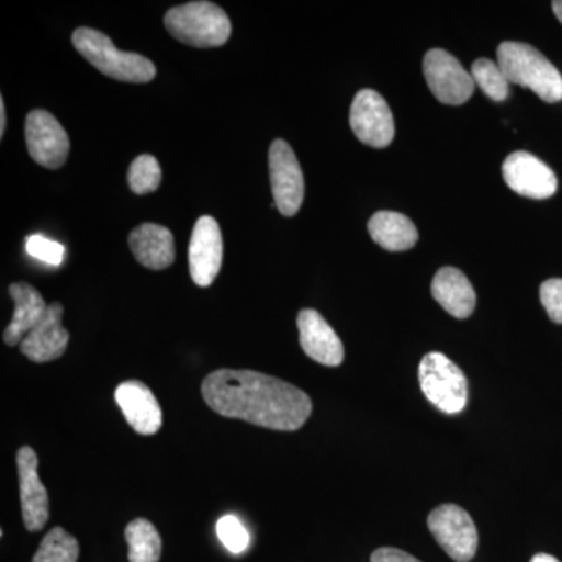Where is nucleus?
<instances>
[{"label":"nucleus","mask_w":562,"mask_h":562,"mask_svg":"<svg viewBox=\"0 0 562 562\" xmlns=\"http://www.w3.org/2000/svg\"><path fill=\"white\" fill-rule=\"evenodd\" d=\"M69 331L63 327V305L52 303L46 316L20 344V349L33 362H49L65 355Z\"/></svg>","instance_id":"nucleus-14"},{"label":"nucleus","mask_w":562,"mask_h":562,"mask_svg":"<svg viewBox=\"0 0 562 562\" xmlns=\"http://www.w3.org/2000/svg\"><path fill=\"white\" fill-rule=\"evenodd\" d=\"M420 390L431 405L446 414H458L468 405L469 384L464 372L439 351L422 358Z\"/></svg>","instance_id":"nucleus-5"},{"label":"nucleus","mask_w":562,"mask_h":562,"mask_svg":"<svg viewBox=\"0 0 562 562\" xmlns=\"http://www.w3.org/2000/svg\"><path fill=\"white\" fill-rule=\"evenodd\" d=\"M431 294L432 299L457 319H468L475 310V290L460 269H439L431 281Z\"/></svg>","instance_id":"nucleus-19"},{"label":"nucleus","mask_w":562,"mask_h":562,"mask_svg":"<svg viewBox=\"0 0 562 562\" xmlns=\"http://www.w3.org/2000/svg\"><path fill=\"white\" fill-rule=\"evenodd\" d=\"M116 403L128 425L139 435H155L161 428L160 403L146 384L131 380L117 386Z\"/></svg>","instance_id":"nucleus-16"},{"label":"nucleus","mask_w":562,"mask_h":562,"mask_svg":"<svg viewBox=\"0 0 562 562\" xmlns=\"http://www.w3.org/2000/svg\"><path fill=\"white\" fill-rule=\"evenodd\" d=\"M424 76L428 88L439 102L462 105L472 98L475 81L452 54L431 49L424 58Z\"/></svg>","instance_id":"nucleus-8"},{"label":"nucleus","mask_w":562,"mask_h":562,"mask_svg":"<svg viewBox=\"0 0 562 562\" xmlns=\"http://www.w3.org/2000/svg\"><path fill=\"white\" fill-rule=\"evenodd\" d=\"M20 476L22 519L29 531L36 532L49 520V497L38 476V457L32 447H22L16 457Z\"/></svg>","instance_id":"nucleus-13"},{"label":"nucleus","mask_w":562,"mask_h":562,"mask_svg":"<svg viewBox=\"0 0 562 562\" xmlns=\"http://www.w3.org/2000/svg\"><path fill=\"white\" fill-rule=\"evenodd\" d=\"M530 562H560L552 554L539 553L531 558Z\"/></svg>","instance_id":"nucleus-30"},{"label":"nucleus","mask_w":562,"mask_h":562,"mask_svg":"<svg viewBox=\"0 0 562 562\" xmlns=\"http://www.w3.org/2000/svg\"><path fill=\"white\" fill-rule=\"evenodd\" d=\"M25 140L33 161L58 169L68 160L69 136L57 117L46 110H33L25 121Z\"/></svg>","instance_id":"nucleus-10"},{"label":"nucleus","mask_w":562,"mask_h":562,"mask_svg":"<svg viewBox=\"0 0 562 562\" xmlns=\"http://www.w3.org/2000/svg\"><path fill=\"white\" fill-rule=\"evenodd\" d=\"M269 171H271L272 194L277 210L283 216H295L301 210L303 195H305V180H303L301 162L286 140H273L269 150Z\"/></svg>","instance_id":"nucleus-7"},{"label":"nucleus","mask_w":562,"mask_h":562,"mask_svg":"<svg viewBox=\"0 0 562 562\" xmlns=\"http://www.w3.org/2000/svg\"><path fill=\"white\" fill-rule=\"evenodd\" d=\"M224 244L220 224L211 216H202L195 222L190 243L191 279L198 286L213 284L220 276Z\"/></svg>","instance_id":"nucleus-12"},{"label":"nucleus","mask_w":562,"mask_h":562,"mask_svg":"<svg viewBox=\"0 0 562 562\" xmlns=\"http://www.w3.org/2000/svg\"><path fill=\"white\" fill-rule=\"evenodd\" d=\"M552 7L553 13L557 14L558 21L562 24V0H554Z\"/></svg>","instance_id":"nucleus-31"},{"label":"nucleus","mask_w":562,"mask_h":562,"mask_svg":"<svg viewBox=\"0 0 562 562\" xmlns=\"http://www.w3.org/2000/svg\"><path fill=\"white\" fill-rule=\"evenodd\" d=\"M497 63L509 83L530 88L543 102L562 101L560 70L530 44L505 41L498 46Z\"/></svg>","instance_id":"nucleus-2"},{"label":"nucleus","mask_w":562,"mask_h":562,"mask_svg":"<svg viewBox=\"0 0 562 562\" xmlns=\"http://www.w3.org/2000/svg\"><path fill=\"white\" fill-rule=\"evenodd\" d=\"M432 538L453 561L469 562L479 549V531L468 512L458 505H442L428 516Z\"/></svg>","instance_id":"nucleus-6"},{"label":"nucleus","mask_w":562,"mask_h":562,"mask_svg":"<svg viewBox=\"0 0 562 562\" xmlns=\"http://www.w3.org/2000/svg\"><path fill=\"white\" fill-rule=\"evenodd\" d=\"M72 44L85 60L90 61L110 79L147 83L157 76V68L149 58L117 49L105 33L94 29H77L72 33Z\"/></svg>","instance_id":"nucleus-3"},{"label":"nucleus","mask_w":562,"mask_h":562,"mask_svg":"<svg viewBox=\"0 0 562 562\" xmlns=\"http://www.w3.org/2000/svg\"><path fill=\"white\" fill-rule=\"evenodd\" d=\"M27 251L36 260L52 266H60L65 258V247L60 243L52 241L46 236L33 235L27 239Z\"/></svg>","instance_id":"nucleus-26"},{"label":"nucleus","mask_w":562,"mask_h":562,"mask_svg":"<svg viewBox=\"0 0 562 562\" xmlns=\"http://www.w3.org/2000/svg\"><path fill=\"white\" fill-rule=\"evenodd\" d=\"M10 295L14 301V314L9 327L3 331V341L7 346L14 347L20 346L22 339L46 316L49 305L32 284L24 281L11 284Z\"/></svg>","instance_id":"nucleus-18"},{"label":"nucleus","mask_w":562,"mask_h":562,"mask_svg":"<svg viewBox=\"0 0 562 562\" xmlns=\"http://www.w3.org/2000/svg\"><path fill=\"white\" fill-rule=\"evenodd\" d=\"M503 179L517 194L524 198H552L558 190V179L546 162L528 151H514L503 162Z\"/></svg>","instance_id":"nucleus-11"},{"label":"nucleus","mask_w":562,"mask_h":562,"mask_svg":"<svg viewBox=\"0 0 562 562\" xmlns=\"http://www.w3.org/2000/svg\"><path fill=\"white\" fill-rule=\"evenodd\" d=\"M128 247L136 260L151 271H162L176 260L172 233L160 224H143L128 236Z\"/></svg>","instance_id":"nucleus-17"},{"label":"nucleus","mask_w":562,"mask_h":562,"mask_svg":"<svg viewBox=\"0 0 562 562\" xmlns=\"http://www.w3.org/2000/svg\"><path fill=\"white\" fill-rule=\"evenodd\" d=\"M472 79L492 101L503 102L508 99L509 80L506 79L498 63L480 58L473 63Z\"/></svg>","instance_id":"nucleus-23"},{"label":"nucleus","mask_w":562,"mask_h":562,"mask_svg":"<svg viewBox=\"0 0 562 562\" xmlns=\"http://www.w3.org/2000/svg\"><path fill=\"white\" fill-rule=\"evenodd\" d=\"M7 128V114H5V102L3 99H0V136L5 135Z\"/></svg>","instance_id":"nucleus-29"},{"label":"nucleus","mask_w":562,"mask_h":562,"mask_svg":"<svg viewBox=\"0 0 562 562\" xmlns=\"http://www.w3.org/2000/svg\"><path fill=\"white\" fill-rule=\"evenodd\" d=\"M297 327L302 349L312 360L328 368L341 364L342 341L316 310H302L299 313Z\"/></svg>","instance_id":"nucleus-15"},{"label":"nucleus","mask_w":562,"mask_h":562,"mask_svg":"<svg viewBox=\"0 0 562 562\" xmlns=\"http://www.w3.org/2000/svg\"><path fill=\"white\" fill-rule=\"evenodd\" d=\"M128 561L158 562L161 557V538L157 528L146 519L132 520L125 528Z\"/></svg>","instance_id":"nucleus-21"},{"label":"nucleus","mask_w":562,"mask_h":562,"mask_svg":"<svg viewBox=\"0 0 562 562\" xmlns=\"http://www.w3.org/2000/svg\"><path fill=\"white\" fill-rule=\"evenodd\" d=\"M80 547L68 531L57 527L44 536L32 562H77Z\"/></svg>","instance_id":"nucleus-22"},{"label":"nucleus","mask_w":562,"mask_h":562,"mask_svg":"<svg viewBox=\"0 0 562 562\" xmlns=\"http://www.w3.org/2000/svg\"><path fill=\"white\" fill-rule=\"evenodd\" d=\"M541 302L550 319L562 324V280L550 279L541 284Z\"/></svg>","instance_id":"nucleus-27"},{"label":"nucleus","mask_w":562,"mask_h":562,"mask_svg":"<svg viewBox=\"0 0 562 562\" xmlns=\"http://www.w3.org/2000/svg\"><path fill=\"white\" fill-rule=\"evenodd\" d=\"M368 228L373 241L390 251L413 249L419 239V233L412 220L395 211H379L373 214Z\"/></svg>","instance_id":"nucleus-20"},{"label":"nucleus","mask_w":562,"mask_h":562,"mask_svg":"<svg viewBox=\"0 0 562 562\" xmlns=\"http://www.w3.org/2000/svg\"><path fill=\"white\" fill-rule=\"evenodd\" d=\"M161 183V168L151 155H139L128 169V187L135 194H149L157 191Z\"/></svg>","instance_id":"nucleus-24"},{"label":"nucleus","mask_w":562,"mask_h":562,"mask_svg":"<svg viewBox=\"0 0 562 562\" xmlns=\"http://www.w3.org/2000/svg\"><path fill=\"white\" fill-rule=\"evenodd\" d=\"M165 25L173 38L201 49L224 46L232 35L227 13L206 0L173 7L166 13Z\"/></svg>","instance_id":"nucleus-4"},{"label":"nucleus","mask_w":562,"mask_h":562,"mask_svg":"<svg viewBox=\"0 0 562 562\" xmlns=\"http://www.w3.org/2000/svg\"><path fill=\"white\" fill-rule=\"evenodd\" d=\"M350 127L366 146H390L395 135L394 116L383 95L373 90L358 92L351 103Z\"/></svg>","instance_id":"nucleus-9"},{"label":"nucleus","mask_w":562,"mask_h":562,"mask_svg":"<svg viewBox=\"0 0 562 562\" xmlns=\"http://www.w3.org/2000/svg\"><path fill=\"white\" fill-rule=\"evenodd\" d=\"M203 401L213 412L277 431H295L312 416L306 392L255 371L220 369L202 383Z\"/></svg>","instance_id":"nucleus-1"},{"label":"nucleus","mask_w":562,"mask_h":562,"mask_svg":"<svg viewBox=\"0 0 562 562\" xmlns=\"http://www.w3.org/2000/svg\"><path fill=\"white\" fill-rule=\"evenodd\" d=\"M217 536L228 552L239 554L249 547V532L239 522L238 517L224 516L217 522Z\"/></svg>","instance_id":"nucleus-25"},{"label":"nucleus","mask_w":562,"mask_h":562,"mask_svg":"<svg viewBox=\"0 0 562 562\" xmlns=\"http://www.w3.org/2000/svg\"><path fill=\"white\" fill-rule=\"evenodd\" d=\"M371 562H422L412 554L403 552V550L391 549V547H383V549L375 550L372 553Z\"/></svg>","instance_id":"nucleus-28"}]
</instances>
